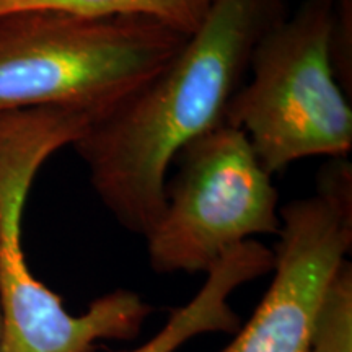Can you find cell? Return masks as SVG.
<instances>
[{
    "label": "cell",
    "mask_w": 352,
    "mask_h": 352,
    "mask_svg": "<svg viewBox=\"0 0 352 352\" xmlns=\"http://www.w3.org/2000/svg\"><path fill=\"white\" fill-rule=\"evenodd\" d=\"M285 16L284 0H214L178 54L74 144L96 196L122 227L142 236L152 230L173 160L222 124L254 46Z\"/></svg>",
    "instance_id": "obj_1"
},
{
    "label": "cell",
    "mask_w": 352,
    "mask_h": 352,
    "mask_svg": "<svg viewBox=\"0 0 352 352\" xmlns=\"http://www.w3.org/2000/svg\"><path fill=\"white\" fill-rule=\"evenodd\" d=\"M188 36L153 20L20 10L0 15V113L63 108L98 120L178 54Z\"/></svg>",
    "instance_id": "obj_2"
},
{
    "label": "cell",
    "mask_w": 352,
    "mask_h": 352,
    "mask_svg": "<svg viewBox=\"0 0 352 352\" xmlns=\"http://www.w3.org/2000/svg\"><path fill=\"white\" fill-rule=\"evenodd\" d=\"M83 131L85 120L69 109L0 113V352H94L101 340L138 338L153 311L139 294L118 289L74 316L26 264L21 217L34 176Z\"/></svg>",
    "instance_id": "obj_3"
},
{
    "label": "cell",
    "mask_w": 352,
    "mask_h": 352,
    "mask_svg": "<svg viewBox=\"0 0 352 352\" xmlns=\"http://www.w3.org/2000/svg\"><path fill=\"white\" fill-rule=\"evenodd\" d=\"M336 0H305L256 43L223 122L243 131L270 175L352 148L351 96L333 59Z\"/></svg>",
    "instance_id": "obj_4"
},
{
    "label": "cell",
    "mask_w": 352,
    "mask_h": 352,
    "mask_svg": "<svg viewBox=\"0 0 352 352\" xmlns=\"http://www.w3.org/2000/svg\"><path fill=\"white\" fill-rule=\"evenodd\" d=\"M178 157L164 212L145 235L153 271L208 272L254 235H277L279 195L243 131L222 122Z\"/></svg>",
    "instance_id": "obj_5"
},
{
    "label": "cell",
    "mask_w": 352,
    "mask_h": 352,
    "mask_svg": "<svg viewBox=\"0 0 352 352\" xmlns=\"http://www.w3.org/2000/svg\"><path fill=\"white\" fill-rule=\"evenodd\" d=\"M272 283L230 344L219 352H308L318 307L352 245V166L333 158L316 195L279 209Z\"/></svg>",
    "instance_id": "obj_6"
},
{
    "label": "cell",
    "mask_w": 352,
    "mask_h": 352,
    "mask_svg": "<svg viewBox=\"0 0 352 352\" xmlns=\"http://www.w3.org/2000/svg\"><path fill=\"white\" fill-rule=\"evenodd\" d=\"M274 253L256 240H246L217 259L195 297L171 311L165 327L152 340L129 352H175L184 342L204 333H236L239 315L228 298L240 285L272 271Z\"/></svg>",
    "instance_id": "obj_7"
},
{
    "label": "cell",
    "mask_w": 352,
    "mask_h": 352,
    "mask_svg": "<svg viewBox=\"0 0 352 352\" xmlns=\"http://www.w3.org/2000/svg\"><path fill=\"white\" fill-rule=\"evenodd\" d=\"M212 2L214 0H0V15L20 10H57L94 19L131 16L153 20L189 38L202 25Z\"/></svg>",
    "instance_id": "obj_8"
},
{
    "label": "cell",
    "mask_w": 352,
    "mask_h": 352,
    "mask_svg": "<svg viewBox=\"0 0 352 352\" xmlns=\"http://www.w3.org/2000/svg\"><path fill=\"white\" fill-rule=\"evenodd\" d=\"M308 352H352V264L347 259L324 290Z\"/></svg>",
    "instance_id": "obj_9"
},
{
    "label": "cell",
    "mask_w": 352,
    "mask_h": 352,
    "mask_svg": "<svg viewBox=\"0 0 352 352\" xmlns=\"http://www.w3.org/2000/svg\"><path fill=\"white\" fill-rule=\"evenodd\" d=\"M0 333H2V318H0Z\"/></svg>",
    "instance_id": "obj_10"
}]
</instances>
